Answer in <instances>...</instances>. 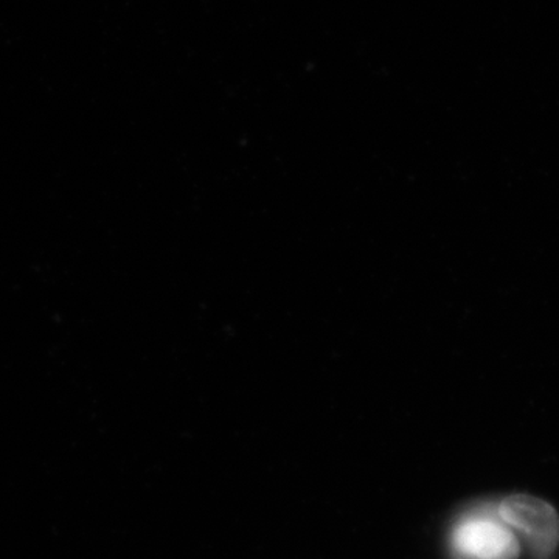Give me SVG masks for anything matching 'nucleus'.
Masks as SVG:
<instances>
[{"label":"nucleus","mask_w":559,"mask_h":559,"mask_svg":"<svg viewBox=\"0 0 559 559\" xmlns=\"http://www.w3.org/2000/svg\"><path fill=\"white\" fill-rule=\"evenodd\" d=\"M499 516L532 557L549 558L559 544V516L554 507L533 496L516 495L498 506Z\"/></svg>","instance_id":"obj_2"},{"label":"nucleus","mask_w":559,"mask_h":559,"mask_svg":"<svg viewBox=\"0 0 559 559\" xmlns=\"http://www.w3.org/2000/svg\"><path fill=\"white\" fill-rule=\"evenodd\" d=\"M450 543L455 559H518L521 554L520 540L491 503L462 514Z\"/></svg>","instance_id":"obj_1"}]
</instances>
